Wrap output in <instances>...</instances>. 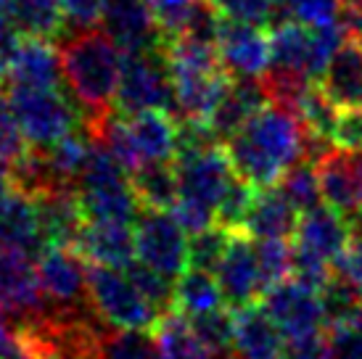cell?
Listing matches in <instances>:
<instances>
[{
  "mask_svg": "<svg viewBox=\"0 0 362 359\" xmlns=\"http://www.w3.org/2000/svg\"><path fill=\"white\" fill-rule=\"evenodd\" d=\"M225 148L238 177L252 182L254 188H272L299 161H317L322 156L320 148L331 146L312 140L296 111L267 100L225 143Z\"/></svg>",
  "mask_w": 362,
  "mask_h": 359,
  "instance_id": "6da1fadb",
  "label": "cell"
},
{
  "mask_svg": "<svg viewBox=\"0 0 362 359\" xmlns=\"http://www.w3.org/2000/svg\"><path fill=\"white\" fill-rule=\"evenodd\" d=\"M124 53L103 30H77L61 45V69L74 98L85 106V132L95 135L114 114Z\"/></svg>",
  "mask_w": 362,
  "mask_h": 359,
  "instance_id": "7a4b0ae2",
  "label": "cell"
},
{
  "mask_svg": "<svg viewBox=\"0 0 362 359\" xmlns=\"http://www.w3.org/2000/svg\"><path fill=\"white\" fill-rule=\"evenodd\" d=\"M164 56L175 93V119L206 122L230 85V74L217 56V45L175 35L164 42Z\"/></svg>",
  "mask_w": 362,
  "mask_h": 359,
  "instance_id": "3957f363",
  "label": "cell"
},
{
  "mask_svg": "<svg viewBox=\"0 0 362 359\" xmlns=\"http://www.w3.org/2000/svg\"><path fill=\"white\" fill-rule=\"evenodd\" d=\"M90 138L109 146L127 172L146 164H172L177 159V119L170 111H114Z\"/></svg>",
  "mask_w": 362,
  "mask_h": 359,
  "instance_id": "277c9868",
  "label": "cell"
},
{
  "mask_svg": "<svg viewBox=\"0 0 362 359\" xmlns=\"http://www.w3.org/2000/svg\"><path fill=\"white\" fill-rule=\"evenodd\" d=\"M77 199L88 222L135 225L141 217V201L135 196L130 172L101 140H93L88 167L77 182Z\"/></svg>",
  "mask_w": 362,
  "mask_h": 359,
  "instance_id": "5b68a950",
  "label": "cell"
},
{
  "mask_svg": "<svg viewBox=\"0 0 362 359\" xmlns=\"http://www.w3.org/2000/svg\"><path fill=\"white\" fill-rule=\"evenodd\" d=\"M88 296L95 317L114 330H153L161 312L146 299L127 269L90 264L88 269Z\"/></svg>",
  "mask_w": 362,
  "mask_h": 359,
  "instance_id": "8992f818",
  "label": "cell"
},
{
  "mask_svg": "<svg viewBox=\"0 0 362 359\" xmlns=\"http://www.w3.org/2000/svg\"><path fill=\"white\" fill-rule=\"evenodd\" d=\"M8 109L32 148H48L74 132L82 114L59 88H16L6 93Z\"/></svg>",
  "mask_w": 362,
  "mask_h": 359,
  "instance_id": "52a82bcc",
  "label": "cell"
},
{
  "mask_svg": "<svg viewBox=\"0 0 362 359\" xmlns=\"http://www.w3.org/2000/svg\"><path fill=\"white\" fill-rule=\"evenodd\" d=\"M114 111L117 114H138V111L175 114V93H172V77L164 48L124 53Z\"/></svg>",
  "mask_w": 362,
  "mask_h": 359,
  "instance_id": "ba28073f",
  "label": "cell"
},
{
  "mask_svg": "<svg viewBox=\"0 0 362 359\" xmlns=\"http://www.w3.org/2000/svg\"><path fill=\"white\" fill-rule=\"evenodd\" d=\"M0 312L16 328L37 325L51 314L37 280V257L0 243Z\"/></svg>",
  "mask_w": 362,
  "mask_h": 359,
  "instance_id": "9c48e42d",
  "label": "cell"
},
{
  "mask_svg": "<svg viewBox=\"0 0 362 359\" xmlns=\"http://www.w3.org/2000/svg\"><path fill=\"white\" fill-rule=\"evenodd\" d=\"M90 261L71 246H48L37 257V280L53 314H88Z\"/></svg>",
  "mask_w": 362,
  "mask_h": 359,
  "instance_id": "30bf717a",
  "label": "cell"
},
{
  "mask_svg": "<svg viewBox=\"0 0 362 359\" xmlns=\"http://www.w3.org/2000/svg\"><path fill=\"white\" fill-rule=\"evenodd\" d=\"M262 307L286 341L312 339L328 330V312L322 293L296 278L272 286L264 293Z\"/></svg>",
  "mask_w": 362,
  "mask_h": 359,
  "instance_id": "8fae6325",
  "label": "cell"
},
{
  "mask_svg": "<svg viewBox=\"0 0 362 359\" xmlns=\"http://www.w3.org/2000/svg\"><path fill=\"white\" fill-rule=\"evenodd\" d=\"M188 233L172 211L143 209L135 220V254L138 261L177 280L188 269Z\"/></svg>",
  "mask_w": 362,
  "mask_h": 359,
  "instance_id": "7c38bea8",
  "label": "cell"
},
{
  "mask_svg": "<svg viewBox=\"0 0 362 359\" xmlns=\"http://www.w3.org/2000/svg\"><path fill=\"white\" fill-rule=\"evenodd\" d=\"M175 167H177V199L188 201L193 206H202L217 217L222 196L235 180L228 148L211 146L199 153L177 156Z\"/></svg>",
  "mask_w": 362,
  "mask_h": 359,
  "instance_id": "4fadbf2b",
  "label": "cell"
},
{
  "mask_svg": "<svg viewBox=\"0 0 362 359\" xmlns=\"http://www.w3.org/2000/svg\"><path fill=\"white\" fill-rule=\"evenodd\" d=\"M217 56L230 77L259 80L270 69V35H264L259 24L222 19L217 35Z\"/></svg>",
  "mask_w": 362,
  "mask_h": 359,
  "instance_id": "5bb4252c",
  "label": "cell"
},
{
  "mask_svg": "<svg viewBox=\"0 0 362 359\" xmlns=\"http://www.w3.org/2000/svg\"><path fill=\"white\" fill-rule=\"evenodd\" d=\"M214 275L220 280L228 307H233V310L254 304V299L264 296V278H262L257 240L243 230L233 233L228 251H225Z\"/></svg>",
  "mask_w": 362,
  "mask_h": 359,
  "instance_id": "9a60e30c",
  "label": "cell"
},
{
  "mask_svg": "<svg viewBox=\"0 0 362 359\" xmlns=\"http://www.w3.org/2000/svg\"><path fill=\"white\" fill-rule=\"evenodd\" d=\"M101 21L103 32L117 42L122 53L156 50L167 42L151 0H109Z\"/></svg>",
  "mask_w": 362,
  "mask_h": 359,
  "instance_id": "2e32d148",
  "label": "cell"
},
{
  "mask_svg": "<svg viewBox=\"0 0 362 359\" xmlns=\"http://www.w3.org/2000/svg\"><path fill=\"white\" fill-rule=\"evenodd\" d=\"M317 164V175H320L322 201L341 211L354 228H360L362 222V170L360 156L352 151L331 148L322 153Z\"/></svg>",
  "mask_w": 362,
  "mask_h": 359,
  "instance_id": "e0dca14e",
  "label": "cell"
},
{
  "mask_svg": "<svg viewBox=\"0 0 362 359\" xmlns=\"http://www.w3.org/2000/svg\"><path fill=\"white\" fill-rule=\"evenodd\" d=\"M3 74L16 88H59L64 80L61 50L48 37H21L3 61Z\"/></svg>",
  "mask_w": 362,
  "mask_h": 359,
  "instance_id": "ac0fdd59",
  "label": "cell"
},
{
  "mask_svg": "<svg viewBox=\"0 0 362 359\" xmlns=\"http://www.w3.org/2000/svg\"><path fill=\"white\" fill-rule=\"evenodd\" d=\"M77 251L90 264L127 269L138 257L135 254V225H124V222H85Z\"/></svg>",
  "mask_w": 362,
  "mask_h": 359,
  "instance_id": "d6986e66",
  "label": "cell"
},
{
  "mask_svg": "<svg viewBox=\"0 0 362 359\" xmlns=\"http://www.w3.org/2000/svg\"><path fill=\"white\" fill-rule=\"evenodd\" d=\"M267 100H270L267 90H264V85L259 80H238V77H233L225 95L217 103V109L211 111V117L206 122L214 130L217 140L228 143Z\"/></svg>",
  "mask_w": 362,
  "mask_h": 359,
  "instance_id": "ffe728a7",
  "label": "cell"
},
{
  "mask_svg": "<svg viewBox=\"0 0 362 359\" xmlns=\"http://www.w3.org/2000/svg\"><path fill=\"white\" fill-rule=\"evenodd\" d=\"M235 319V339L233 351L235 359H281L283 357V336L275 322L267 317L264 307L246 304L233 310Z\"/></svg>",
  "mask_w": 362,
  "mask_h": 359,
  "instance_id": "44dd1931",
  "label": "cell"
},
{
  "mask_svg": "<svg viewBox=\"0 0 362 359\" xmlns=\"http://www.w3.org/2000/svg\"><path fill=\"white\" fill-rule=\"evenodd\" d=\"M317 85L341 111L362 109V42L354 37L344 42L328 61Z\"/></svg>",
  "mask_w": 362,
  "mask_h": 359,
  "instance_id": "7402d4cb",
  "label": "cell"
},
{
  "mask_svg": "<svg viewBox=\"0 0 362 359\" xmlns=\"http://www.w3.org/2000/svg\"><path fill=\"white\" fill-rule=\"evenodd\" d=\"M299 222V211L278 185L272 188H257L252 209L243 222V233H249L257 240H286L293 235Z\"/></svg>",
  "mask_w": 362,
  "mask_h": 359,
  "instance_id": "603a6c76",
  "label": "cell"
},
{
  "mask_svg": "<svg viewBox=\"0 0 362 359\" xmlns=\"http://www.w3.org/2000/svg\"><path fill=\"white\" fill-rule=\"evenodd\" d=\"M151 336L164 359H217V354L196 333L191 319L177 310L164 312Z\"/></svg>",
  "mask_w": 362,
  "mask_h": 359,
  "instance_id": "cb8c5ba5",
  "label": "cell"
},
{
  "mask_svg": "<svg viewBox=\"0 0 362 359\" xmlns=\"http://www.w3.org/2000/svg\"><path fill=\"white\" fill-rule=\"evenodd\" d=\"M222 307H228V301L214 272L188 267L175 280V310L185 317H199Z\"/></svg>",
  "mask_w": 362,
  "mask_h": 359,
  "instance_id": "d4e9b609",
  "label": "cell"
},
{
  "mask_svg": "<svg viewBox=\"0 0 362 359\" xmlns=\"http://www.w3.org/2000/svg\"><path fill=\"white\" fill-rule=\"evenodd\" d=\"M135 196L143 209L170 211L177 201V167L172 164H146L130 172Z\"/></svg>",
  "mask_w": 362,
  "mask_h": 359,
  "instance_id": "484cf974",
  "label": "cell"
},
{
  "mask_svg": "<svg viewBox=\"0 0 362 359\" xmlns=\"http://www.w3.org/2000/svg\"><path fill=\"white\" fill-rule=\"evenodd\" d=\"M13 13L21 32L48 40L64 30L66 21L61 0H13Z\"/></svg>",
  "mask_w": 362,
  "mask_h": 359,
  "instance_id": "4316f807",
  "label": "cell"
},
{
  "mask_svg": "<svg viewBox=\"0 0 362 359\" xmlns=\"http://www.w3.org/2000/svg\"><path fill=\"white\" fill-rule=\"evenodd\" d=\"M98 359H164L153 336L146 330L106 328L98 341Z\"/></svg>",
  "mask_w": 362,
  "mask_h": 359,
  "instance_id": "83f0119b",
  "label": "cell"
},
{
  "mask_svg": "<svg viewBox=\"0 0 362 359\" xmlns=\"http://www.w3.org/2000/svg\"><path fill=\"white\" fill-rule=\"evenodd\" d=\"M283 196L291 201L293 209L304 214V211L315 209L322 204V188H320V175H317V164L312 159L299 161L296 167L286 172L278 182Z\"/></svg>",
  "mask_w": 362,
  "mask_h": 359,
  "instance_id": "f1b7e54d",
  "label": "cell"
},
{
  "mask_svg": "<svg viewBox=\"0 0 362 359\" xmlns=\"http://www.w3.org/2000/svg\"><path fill=\"white\" fill-rule=\"evenodd\" d=\"M230 238H233L230 230L220 228V225H211V228L191 235V243H188V267L217 272L222 257L228 251Z\"/></svg>",
  "mask_w": 362,
  "mask_h": 359,
  "instance_id": "f546056e",
  "label": "cell"
},
{
  "mask_svg": "<svg viewBox=\"0 0 362 359\" xmlns=\"http://www.w3.org/2000/svg\"><path fill=\"white\" fill-rule=\"evenodd\" d=\"M254 193H257V188H254L252 182H246L243 177L235 175V180L230 182V188L225 190L220 206H217V225L230 230V233L243 230L246 214L252 209Z\"/></svg>",
  "mask_w": 362,
  "mask_h": 359,
  "instance_id": "4dcf8cb0",
  "label": "cell"
},
{
  "mask_svg": "<svg viewBox=\"0 0 362 359\" xmlns=\"http://www.w3.org/2000/svg\"><path fill=\"white\" fill-rule=\"evenodd\" d=\"M257 254L264 278V293L293 275V246H288L286 240H257Z\"/></svg>",
  "mask_w": 362,
  "mask_h": 359,
  "instance_id": "1f68e13d",
  "label": "cell"
},
{
  "mask_svg": "<svg viewBox=\"0 0 362 359\" xmlns=\"http://www.w3.org/2000/svg\"><path fill=\"white\" fill-rule=\"evenodd\" d=\"M127 275H130L132 283L146 293V299L151 301L161 314L175 307V283L167 275L146 267L143 261H132L130 267H127Z\"/></svg>",
  "mask_w": 362,
  "mask_h": 359,
  "instance_id": "d6a6232c",
  "label": "cell"
},
{
  "mask_svg": "<svg viewBox=\"0 0 362 359\" xmlns=\"http://www.w3.org/2000/svg\"><path fill=\"white\" fill-rule=\"evenodd\" d=\"M331 359H362V307L352 317L328 325Z\"/></svg>",
  "mask_w": 362,
  "mask_h": 359,
  "instance_id": "836d02e7",
  "label": "cell"
},
{
  "mask_svg": "<svg viewBox=\"0 0 362 359\" xmlns=\"http://www.w3.org/2000/svg\"><path fill=\"white\" fill-rule=\"evenodd\" d=\"M281 8L299 24L307 27H325L341 19V0H278Z\"/></svg>",
  "mask_w": 362,
  "mask_h": 359,
  "instance_id": "e575fe53",
  "label": "cell"
},
{
  "mask_svg": "<svg viewBox=\"0 0 362 359\" xmlns=\"http://www.w3.org/2000/svg\"><path fill=\"white\" fill-rule=\"evenodd\" d=\"M220 11L222 19L243 21V24H267L275 16L278 0H209Z\"/></svg>",
  "mask_w": 362,
  "mask_h": 359,
  "instance_id": "d590c367",
  "label": "cell"
},
{
  "mask_svg": "<svg viewBox=\"0 0 362 359\" xmlns=\"http://www.w3.org/2000/svg\"><path fill=\"white\" fill-rule=\"evenodd\" d=\"M333 278L362 304V240H352L333 264Z\"/></svg>",
  "mask_w": 362,
  "mask_h": 359,
  "instance_id": "8d00e7d4",
  "label": "cell"
},
{
  "mask_svg": "<svg viewBox=\"0 0 362 359\" xmlns=\"http://www.w3.org/2000/svg\"><path fill=\"white\" fill-rule=\"evenodd\" d=\"M151 6L164 37H175L185 30L193 8L199 6V0H151Z\"/></svg>",
  "mask_w": 362,
  "mask_h": 359,
  "instance_id": "74e56055",
  "label": "cell"
},
{
  "mask_svg": "<svg viewBox=\"0 0 362 359\" xmlns=\"http://www.w3.org/2000/svg\"><path fill=\"white\" fill-rule=\"evenodd\" d=\"M331 143L333 148L362 153V109H346L339 114Z\"/></svg>",
  "mask_w": 362,
  "mask_h": 359,
  "instance_id": "f35d334b",
  "label": "cell"
},
{
  "mask_svg": "<svg viewBox=\"0 0 362 359\" xmlns=\"http://www.w3.org/2000/svg\"><path fill=\"white\" fill-rule=\"evenodd\" d=\"M109 0H61L66 21L77 30H93L103 19Z\"/></svg>",
  "mask_w": 362,
  "mask_h": 359,
  "instance_id": "ab89813d",
  "label": "cell"
},
{
  "mask_svg": "<svg viewBox=\"0 0 362 359\" xmlns=\"http://www.w3.org/2000/svg\"><path fill=\"white\" fill-rule=\"evenodd\" d=\"M281 359H331L328 341L322 339V336L288 341V343L283 346V357Z\"/></svg>",
  "mask_w": 362,
  "mask_h": 359,
  "instance_id": "60d3db41",
  "label": "cell"
},
{
  "mask_svg": "<svg viewBox=\"0 0 362 359\" xmlns=\"http://www.w3.org/2000/svg\"><path fill=\"white\" fill-rule=\"evenodd\" d=\"M19 24H16V13H13V0H0V69L3 61L8 59L11 48L19 42Z\"/></svg>",
  "mask_w": 362,
  "mask_h": 359,
  "instance_id": "b9f144b4",
  "label": "cell"
},
{
  "mask_svg": "<svg viewBox=\"0 0 362 359\" xmlns=\"http://www.w3.org/2000/svg\"><path fill=\"white\" fill-rule=\"evenodd\" d=\"M19 343H21L19 328L13 325V319L6 317V314L0 312V359H13Z\"/></svg>",
  "mask_w": 362,
  "mask_h": 359,
  "instance_id": "7bdbcfd3",
  "label": "cell"
},
{
  "mask_svg": "<svg viewBox=\"0 0 362 359\" xmlns=\"http://www.w3.org/2000/svg\"><path fill=\"white\" fill-rule=\"evenodd\" d=\"M16 190H19L16 172H13V167H11V164L0 161V211H3V206H6L13 196H16Z\"/></svg>",
  "mask_w": 362,
  "mask_h": 359,
  "instance_id": "ee69618b",
  "label": "cell"
},
{
  "mask_svg": "<svg viewBox=\"0 0 362 359\" xmlns=\"http://www.w3.org/2000/svg\"><path fill=\"white\" fill-rule=\"evenodd\" d=\"M35 359H98L90 357V354H71V351H56V349H40V351H32Z\"/></svg>",
  "mask_w": 362,
  "mask_h": 359,
  "instance_id": "f6af8a7d",
  "label": "cell"
},
{
  "mask_svg": "<svg viewBox=\"0 0 362 359\" xmlns=\"http://www.w3.org/2000/svg\"><path fill=\"white\" fill-rule=\"evenodd\" d=\"M360 228H362V222H360Z\"/></svg>",
  "mask_w": 362,
  "mask_h": 359,
  "instance_id": "bcb514c9",
  "label": "cell"
},
{
  "mask_svg": "<svg viewBox=\"0 0 362 359\" xmlns=\"http://www.w3.org/2000/svg\"><path fill=\"white\" fill-rule=\"evenodd\" d=\"M360 42H362V40H360Z\"/></svg>",
  "mask_w": 362,
  "mask_h": 359,
  "instance_id": "7dc6e473",
  "label": "cell"
}]
</instances>
